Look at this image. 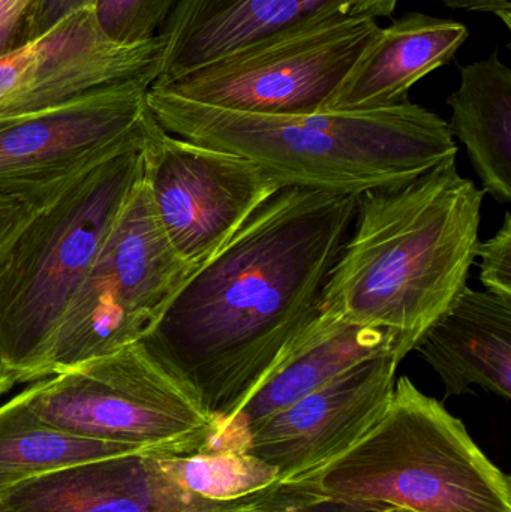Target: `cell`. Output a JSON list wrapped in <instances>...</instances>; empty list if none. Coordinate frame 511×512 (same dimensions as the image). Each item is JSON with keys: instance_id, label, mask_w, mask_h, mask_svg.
Returning a JSON list of instances; mask_svg holds the SVG:
<instances>
[{"instance_id": "6da1fadb", "label": "cell", "mask_w": 511, "mask_h": 512, "mask_svg": "<svg viewBox=\"0 0 511 512\" xmlns=\"http://www.w3.org/2000/svg\"><path fill=\"white\" fill-rule=\"evenodd\" d=\"M356 197L279 189L189 276L141 340L218 429L320 315L324 285L356 219Z\"/></svg>"}, {"instance_id": "7a4b0ae2", "label": "cell", "mask_w": 511, "mask_h": 512, "mask_svg": "<svg viewBox=\"0 0 511 512\" xmlns=\"http://www.w3.org/2000/svg\"><path fill=\"white\" fill-rule=\"evenodd\" d=\"M485 195L455 159L357 195L353 233L327 277L320 313L392 331L410 354L467 286Z\"/></svg>"}, {"instance_id": "3957f363", "label": "cell", "mask_w": 511, "mask_h": 512, "mask_svg": "<svg viewBox=\"0 0 511 512\" xmlns=\"http://www.w3.org/2000/svg\"><path fill=\"white\" fill-rule=\"evenodd\" d=\"M146 105L168 134L249 159L281 188L360 195L416 179L458 153L449 123L410 101L372 111L264 116L152 86Z\"/></svg>"}, {"instance_id": "277c9868", "label": "cell", "mask_w": 511, "mask_h": 512, "mask_svg": "<svg viewBox=\"0 0 511 512\" xmlns=\"http://www.w3.org/2000/svg\"><path fill=\"white\" fill-rule=\"evenodd\" d=\"M294 510L511 512L510 478L467 427L408 376L377 423L326 465L276 483Z\"/></svg>"}, {"instance_id": "5b68a950", "label": "cell", "mask_w": 511, "mask_h": 512, "mask_svg": "<svg viewBox=\"0 0 511 512\" xmlns=\"http://www.w3.org/2000/svg\"><path fill=\"white\" fill-rule=\"evenodd\" d=\"M144 138L146 131L45 203L3 264L0 369L17 385L47 378L63 313L143 182Z\"/></svg>"}, {"instance_id": "8992f818", "label": "cell", "mask_w": 511, "mask_h": 512, "mask_svg": "<svg viewBox=\"0 0 511 512\" xmlns=\"http://www.w3.org/2000/svg\"><path fill=\"white\" fill-rule=\"evenodd\" d=\"M24 393L30 411L60 432L156 456L197 453L218 430L195 394L141 342L30 382Z\"/></svg>"}, {"instance_id": "52a82bcc", "label": "cell", "mask_w": 511, "mask_h": 512, "mask_svg": "<svg viewBox=\"0 0 511 512\" xmlns=\"http://www.w3.org/2000/svg\"><path fill=\"white\" fill-rule=\"evenodd\" d=\"M195 270L159 227L143 177L63 313L47 376L141 342Z\"/></svg>"}, {"instance_id": "ba28073f", "label": "cell", "mask_w": 511, "mask_h": 512, "mask_svg": "<svg viewBox=\"0 0 511 512\" xmlns=\"http://www.w3.org/2000/svg\"><path fill=\"white\" fill-rule=\"evenodd\" d=\"M380 30L368 15L311 21L153 87L239 113H321Z\"/></svg>"}, {"instance_id": "9c48e42d", "label": "cell", "mask_w": 511, "mask_h": 512, "mask_svg": "<svg viewBox=\"0 0 511 512\" xmlns=\"http://www.w3.org/2000/svg\"><path fill=\"white\" fill-rule=\"evenodd\" d=\"M144 186L159 227L183 261H209L279 183L255 162L165 132L150 116Z\"/></svg>"}, {"instance_id": "30bf717a", "label": "cell", "mask_w": 511, "mask_h": 512, "mask_svg": "<svg viewBox=\"0 0 511 512\" xmlns=\"http://www.w3.org/2000/svg\"><path fill=\"white\" fill-rule=\"evenodd\" d=\"M146 87L99 93L62 107L0 119V195L45 204L140 138Z\"/></svg>"}, {"instance_id": "8fae6325", "label": "cell", "mask_w": 511, "mask_h": 512, "mask_svg": "<svg viewBox=\"0 0 511 512\" xmlns=\"http://www.w3.org/2000/svg\"><path fill=\"white\" fill-rule=\"evenodd\" d=\"M161 36L141 44L110 41L95 9L75 12L39 38L0 57V119L62 107L158 80Z\"/></svg>"}, {"instance_id": "7c38bea8", "label": "cell", "mask_w": 511, "mask_h": 512, "mask_svg": "<svg viewBox=\"0 0 511 512\" xmlns=\"http://www.w3.org/2000/svg\"><path fill=\"white\" fill-rule=\"evenodd\" d=\"M398 352L357 364L252 430L248 451L272 466L278 483L326 465L356 444L392 399Z\"/></svg>"}, {"instance_id": "4fadbf2b", "label": "cell", "mask_w": 511, "mask_h": 512, "mask_svg": "<svg viewBox=\"0 0 511 512\" xmlns=\"http://www.w3.org/2000/svg\"><path fill=\"white\" fill-rule=\"evenodd\" d=\"M399 0H177L158 35L165 84L249 44L332 17H392ZM152 84V86H153Z\"/></svg>"}, {"instance_id": "5bb4252c", "label": "cell", "mask_w": 511, "mask_h": 512, "mask_svg": "<svg viewBox=\"0 0 511 512\" xmlns=\"http://www.w3.org/2000/svg\"><path fill=\"white\" fill-rule=\"evenodd\" d=\"M218 504L177 486L149 453L69 466L0 493V512H189Z\"/></svg>"}, {"instance_id": "9a60e30c", "label": "cell", "mask_w": 511, "mask_h": 512, "mask_svg": "<svg viewBox=\"0 0 511 512\" xmlns=\"http://www.w3.org/2000/svg\"><path fill=\"white\" fill-rule=\"evenodd\" d=\"M402 351L401 340L384 328L348 324L320 313L296 351L254 391L236 417L218 429L212 450L248 451L252 430L282 409L314 393L347 370L380 355Z\"/></svg>"}, {"instance_id": "2e32d148", "label": "cell", "mask_w": 511, "mask_h": 512, "mask_svg": "<svg viewBox=\"0 0 511 512\" xmlns=\"http://www.w3.org/2000/svg\"><path fill=\"white\" fill-rule=\"evenodd\" d=\"M413 351L440 376L447 397L476 385L510 400L511 298L465 286Z\"/></svg>"}, {"instance_id": "e0dca14e", "label": "cell", "mask_w": 511, "mask_h": 512, "mask_svg": "<svg viewBox=\"0 0 511 512\" xmlns=\"http://www.w3.org/2000/svg\"><path fill=\"white\" fill-rule=\"evenodd\" d=\"M468 35L458 21L407 12L381 27L324 111L381 110L410 101L411 87L449 65Z\"/></svg>"}, {"instance_id": "ac0fdd59", "label": "cell", "mask_w": 511, "mask_h": 512, "mask_svg": "<svg viewBox=\"0 0 511 512\" xmlns=\"http://www.w3.org/2000/svg\"><path fill=\"white\" fill-rule=\"evenodd\" d=\"M453 137H458L488 192L511 201V69L495 50L461 68V84L447 99Z\"/></svg>"}, {"instance_id": "d6986e66", "label": "cell", "mask_w": 511, "mask_h": 512, "mask_svg": "<svg viewBox=\"0 0 511 512\" xmlns=\"http://www.w3.org/2000/svg\"><path fill=\"white\" fill-rule=\"evenodd\" d=\"M138 453L144 451L69 435L42 423L30 411L24 388L0 403V493L48 472Z\"/></svg>"}, {"instance_id": "ffe728a7", "label": "cell", "mask_w": 511, "mask_h": 512, "mask_svg": "<svg viewBox=\"0 0 511 512\" xmlns=\"http://www.w3.org/2000/svg\"><path fill=\"white\" fill-rule=\"evenodd\" d=\"M158 462L173 483L209 501H239L278 483L275 469L249 451L204 448L186 456H158Z\"/></svg>"}, {"instance_id": "44dd1931", "label": "cell", "mask_w": 511, "mask_h": 512, "mask_svg": "<svg viewBox=\"0 0 511 512\" xmlns=\"http://www.w3.org/2000/svg\"><path fill=\"white\" fill-rule=\"evenodd\" d=\"M177 0H98L96 20L110 41L141 44L158 36Z\"/></svg>"}, {"instance_id": "7402d4cb", "label": "cell", "mask_w": 511, "mask_h": 512, "mask_svg": "<svg viewBox=\"0 0 511 512\" xmlns=\"http://www.w3.org/2000/svg\"><path fill=\"white\" fill-rule=\"evenodd\" d=\"M476 256L480 258V280L486 291L511 298V215L504 216L503 225L492 239L479 242Z\"/></svg>"}, {"instance_id": "603a6c76", "label": "cell", "mask_w": 511, "mask_h": 512, "mask_svg": "<svg viewBox=\"0 0 511 512\" xmlns=\"http://www.w3.org/2000/svg\"><path fill=\"white\" fill-rule=\"evenodd\" d=\"M35 6L36 0H0V57L35 39Z\"/></svg>"}, {"instance_id": "cb8c5ba5", "label": "cell", "mask_w": 511, "mask_h": 512, "mask_svg": "<svg viewBox=\"0 0 511 512\" xmlns=\"http://www.w3.org/2000/svg\"><path fill=\"white\" fill-rule=\"evenodd\" d=\"M44 204L26 198L0 195V270L11 254L24 228L38 215Z\"/></svg>"}, {"instance_id": "d4e9b609", "label": "cell", "mask_w": 511, "mask_h": 512, "mask_svg": "<svg viewBox=\"0 0 511 512\" xmlns=\"http://www.w3.org/2000/svg\"><path fill=\"white\" fill-rule=\"evenodd\" d=\"M98 0H36L33 15V35L35 39L83 9H95Z\"/></svg>"}, {"instance_id": "484cf974", "label": "cell", "mask_w": 511, "mask_h": 512, "mask_svg": "<svg viewBox=\"0 0 511 512\" xmlns=\"http://www.w3.org/2000/svg\"><path fill=\"white\" fill-rule=\"evenodd\" d=\"M189 512H296L287 496L275 486L239 501L222 502L215 507Z\"/></svg>"}, {"instance_id": "4316f807", "label": "cell", "mask_w": 511, "mask_h": 512, "mask_svg": "<svg viewBox=\"0 0 511 512\" xmlns=\"http://www.w3.org/2000/svg\"><path fill=\"white\" fill-rule=\"evenodd\" d=\"M452 9L492 14L511 29V0H438Z\"/></svg>"}, {"instance_id": "83f0119b", "label": "cell", "mask_w": 511, "mask_h": 512, "mask_svg": "<svg viewBox=\"0 0 511 512\" xmlns=\"http://www.w3.org/2000/svg\"><path fill=\"white\" fill-rule=\"evenodd\" d=\"M15 385H17V382L14 381V378L8 375L5 370L0 369V399H2L5 394H8Z\"/></svg>"}, {"instance_id": "f1b7e54d", "label": "cell", "mask_w": 511, "mask_h": 512, "mask_svg": "<svg viewBox=\"0 0 511 512\" xmlns=\"http://www.w3.org/2000/svg\"><path fill=\"white\" fill-rule=\"evenodd\" d=\"M297 512H351L341 508L327 507V505H314V507L300 508Z\"/></svg>"}]
</instances>
